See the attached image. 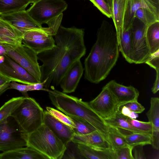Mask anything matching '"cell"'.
I'll return each mask as SVG.
<instances>
[{"label":"cell","mask_w":159,"mask_h":159,"mask_svg":"<svg viewBox=\"0 0 159 159\" xmlns=\"http://www.w3.org/2000/svg\"><path fill=\"white\" fill-rule=\"evenodd\" d=\"M84 30L73 26L66 28L60 25L53 36L55 45L52 49L37 55L40 66L41 82L47 79L44 88L48 89L51 84L58 86L72 65L80 60L86 53L84 42Z\"/></svg>","instance_id":"1"},{"label":"cell","mask_w":159,"mask_h":159,"mask_svg":"<svg viewBox=\"0 0 159 159\" xmlns=\"http://www.w3.org/2000/svg\"><path fill=\"white\" fill-rule=\"evenodd\" d=\"M119 52L115 30L104 20L98 30L96 42L84 60L85 78L95 84L105 79L116 64Z\"/></svg>","instance_id":"2"},{"label":"cell","mask_w":159,"mask_h":159,"mask_svg":"<svg viewBox=\"0 0 159 159\" xmlns=\"http://www.w3.org/2000/svg\"><path fill=\"white\" fill-rule=\"evenodd\" d=\"M48 92L52 103L58 110L67 116L76 117L85 120L108 140L109 126L92 109L89 102L56 89H48Z\"/></svg>","instance_id":"3"},{"label":"cell","mask_w":159,"mask_h":159,"mask_svg":"<svg viewBox=\"0 0 159 159\" xmlns=\"http://www.w3.org/2000/svg\"><path fill=\"white\" fill-rule=\"evenodd\" d=\"M24 135L27 146L36 150L48 159L62 158L66 146L44 124L33 132Z\"/></svg>","instance_id":"4"},{"label":"cell","mask_w":159,"mask_h":159,"mask_svg":"<svg viewBox=\"0 0 159 159\" xmlns=\"http://www.w3.org/2000/svg\"><path fill=\"white\" fill-rule=\"evenodd\" d=\"M44 111L33 98L24 97L11 116L17 123L22 133L29 134L43 123Z\"/></svg>","instance_id":"5"},{"label":"cell","mask_w":159,"mask_h":159,"mask_svg":"<svg viewBox=\"0 0 159 159\" xmlns=\"http://www.w3.org/2000/svg\"><path fill=\"white\" fill-rule=\"evenodd\" d=\"M7 55L18 63L41 82L40 66L38 62L37 54L32 49L22 44L5 43Z\"/></svg>","instance_id":"6"},{"label":"cell","mask_w":159,"mask_h":159,"mask_svg":"<svg viewBox=\"0 0 159 159\" xmlns=\"http://www.w3.org/2000/svg\"><path fill=\"white\" fill-rule=\"evenodd\" d=\"M33 3L27 11L34 20L41 25L62 13L68 6L64 0H40Z\"/></svg>","instance_id":"7"},{"label":"cell","mask_w":159,"mask_h":159,"mask_svg":"<svg viewBox=\"0 0 159 159\" xmlns=\"http://www.w3.org/2000/svg\"><path fill=\"white\" fill-rule=\"evenodd\" d=\"M56 34L51 26L28 31L22 35V43L37 54L52 48L55 45L53 36Z\"/></svg>","instance_id":"8"},{"label":"cell","mask_w":159,"mask_h":159,"mask_svg":"<svg viewBox=\"0 0 159 159\" xmlns=\"http://www.w3.org/2000/svg\"><path fill=\"white\" fill-rule=\"evenodd\" d=\"M147 27L141 21L134 20L132 24V46L133 63L135 64L145 63L151 54L146 37Z\"/></svg>","instance_id":"9"},{"label":"cell","mask_w":159,"mask_h":159,"mask_svg":"<svg viewBox=\"0 0 159 159\" xmlns=\"http://www.w3.org/2000/svg\"><path fill=\"white\" fill-rule=\"evenodd\" d=\"M0 74L10 80L26 84L39 83L18 63L6 54L0 57Z\"/></svg>","instance_id":"10"},{"label":"cell","mask_w":159,"mask_h":159,"mask_svg":"<svg viewBox=\"0 0 159 159\" xmlns=\"http://www.w3.org/2000/svg\"><path fill=\"white\" fill-rule=\"evenodd\" d=\"M8 118L0 122V151L3 152L27 146L24 134L13 127Z\"/></svg>","instance_id":"11"},{"label":"cell","mask_w":159,"mask_h":159,"mask_svg":"<svg viewBox=\"0 0 159 159\" xmlns=\"http://www.w3.org/2000/svg\"><path fill=\"white\" fill-rule=\"evenodd\" d=\"M89 103L92 109L104 120L112 117L118 106L115 98L105 86L98 96Z\"/></svg>","instance_id":"12"},{"label":"cell","mask_w":159,"mask_h":159,"mask_svg":"<svg viewBox=\"0 0 159 159\" xmlns=\"http://www.w3.org/2000/svg\"><path fill=\"white\" fill-rule=\"evenodd\" d=\"M0 16L20 31L22 34L31 30L40 29L42 25L34 20L27 11H19Z\"/></svg>","instance_id":"13"},{"label":"cell","mask_w":159,"mask_h":159,"mask_svg":"<svg viewBox=\"0 0 159 159\" xmlns=\"http://www.w3.org/2000/svg\"><path fill=\"white\" fill-rule=\"evenodd\" d=\"M140 8L146 9L159 17V5L152 0H128L124 15L123 29L132 26L135 18V12Z\"/></svg>","instance_id":"14"},{"label":"cell","mask_w":159,"mask_h":159,"mask_svg":"<svg viewBox=\"0 0 159 159\" xmlns=\"http://www.w3.org/2000/svg\"><path fill=\"white\" fill-rule=\"evenodd\" d=\"M105 86L115 98L118 106L129 102L138 101L139 92L132 86H125L112 80L107 83Z\"/></svg>","instance_id":"15"},{"label":"cell","mask_w":159,"mask_h":159,"mask_svg":"<svg viewBox=\"0 0 159 159\" xmlns=\"http://www.w3.org/2000/svg\"><path fill=\"white\" fill-rule=\"evenodd\" d=\"M43 124L65 146L72 141L74 135L72 129L57 119L47 111H44Z\"/></svg>","instance_id":"16"},{"label":"cell","mask_w":159,"mask_h":159,"mask_svg":"<svg viewBox=\"0 0 159 159\" xmlns=\"http://www.w3.org/2000/svg\"><path fill=\"white\" fill-rule=\"evenodd\" d=\"M80 60L73 63L62 79L60 85L62 92L66 93L75 91L84 71Z\"/></svg>","instance_id":"17"},{"label":"cell","mask_w":159,"mask_h":159,"mask_svg":"<svg viewBox=\"0 0 159 159\" xmlns=\"http://www.w3.org/2000/svg\"><path fill=\"white\" fill-rule=\"evenodd\" d=\"M78 152L82 158L115 159L114 151L87 144L75 143Z\"/></svg>","instance_id":"18"},{"label":"cell","mask_w":159,"mask_h":159,"mask_svg":"<svg viewBox=\"0 0 159 159\" xmlns=\"http://www.w3.org/2000/svg\"><path fill=\"white\" fill-rule=\"evenodd\" d=\"M72 141L75 143H82L105 149H112L108 140L97 130L85 134H74Z\"/></svg>","instance_id":"19"},{"label":"cell","mask_w":159,"mask_h":159,"mask_svg":"<svg viewBox=\"0 0 159 159\" xmlns=\"http://www.w3.org/2000/svg\"><path fill=\"white\" fill-rule=\"evenodd\" d=\"M128 0H112V16L115 27L118 46L123 28L124 15Z\"/></svg>","instance_id":"20"},{"label":"cell","mask_w":159,"mask_h":159,"mask_svg":"<svg viewBox=\"0 0 159 159\" xmlns=\"http://www.w3.org/2000/svg\"><path fill=\"white\" fill-rule=\"evenodd\" d=\"M22 34L0 16V42L12 44L22 43Z\"/></svg>","instance_id":"21"},{"label":"cell","mask_w":159,"mask_h":159,"mask_svg":"<svg viewBox=\"0 0 159 159\" xmlns=\"http://www.w3.org/2000/svg\"><path fill=\"white\" fill-rule=\"evenodd\" d=\"M0 159H48L43 155L26 146L0 153Z\"/></svg>","instance_id":"22"},{"label":"cell","mask_w":159,"mask_h":159,"mask_svg":"<svg viewBox=\"0 0 159 159\" xmlns=\"http://www.w3.org/2000/svg\"><path fill=\"white\" fill-rule=\"evenodd\" d=\"M127 116L120 113L118 107L116 113L112 117L104 120L108 126L125 130L131 133H143L132 126L127 121Z\"/></svg>","instance_id":"23"},{"label":"cell","mask_w":159,"mask_h":159,"mask_svg":"<svg viewBox=\"0 0 159 159\" xmlns=\"http://www.w3.org/2000/svg\"><path fill=\"white\" fill-rule=\"evenodd\" d=\"M146 37L151 54L159 50V21L147 26Z\"/></svg>","instance_id":"24"},{"label":"cell","mask_w":159,"mask_h":159,"mask_svg":"<svg viewBox=\"0 0 159 159\" xmlns=\"http://www.w3.org/2000/svg\"><path fill=\"white\" fill-rule=\"evenodd\" d=\"M31 3L29 0H0V15L25 10Z\"/></svg>","instance_id":"25"},{"label":"cell","mask_w":159,"mask_h":159,"mask_svg":"<svg viewBox=\"0 0 159 159\" xmlns=\"http://www.w3.org/2000/svg\"><path fill=\"white\" fill-rule=\"evenodd\" d=\"M108 140L113 150L129 146L125 140V135L114 127L109 126Z\"/></svg>","instance_id":"26"},{"label":"cell","mask_w":159,"mask_h":159,"mask_svg":"<svg viewBox=\"0 0 159 159\" xmlns=\"http://www.w3.org/2000/svg\"><path fill=\"white\" fill-rule=\"evenodd\" d=\"M128 144L134 148L137 146H143L151 143V134L146 133H131L125 135Z\"/></svg>","instance_id":"27"},{"label":"cell","mask_w":159,"mask_h":159,"mask_svg":"<svg viewBox=\"0 0 159 159\" xmlns=\"http://www.w3.org/2000/svg\"><path fill=\"white\" fill-rule=\"evenodd\" d=\"M24 97L13 98L0 108V122L11 116L22 102Z\"/></svg>","instance_id":"28"},{"label":"cell","mask_w":159,"mask_h":159,"mask_svg":"<svg viewBox=\"0 0 159 159\" xmlns=\"http://www.w3.org/2000/svg\"><path fill=\"white\" fill-rule=\"evenodd\" d=\"M68 116L70 117L75 125V127L72 129L74 134H85L96 130L89 123L81 118L74 116Z\"/></svg>","instance_id":"29"},{"label":"cell","mask_w":159,"mask_h":159,"mask_svg":"<svg viewBox=\"0 0 159 159\" xmlns=\"http://www.w3.org/2000/svg\"><path fill=\"white\" fill-rule=\"evenodd\" d=\"M148 121L151 122L153 127L159 129V98L152 97L150 100V108L146 113Z\"/></svg>","instance_id":"30"},{"label":"cell","mask_w":159,"mask_h":159,"mask_svg":"<svg viewBox=\"0 0 159 159\" xmlns=\"http://www.w3.org/2000/svg\"><path fill=\"white\" fill-rule=\"evenodd\" d=\"M134 16L147 26L159 21V17L143 8L138 9L135 12Z\"/></svg>","instance_id":"31"},{"label":"cell","mask_w":159,"mask_h":159,"mask_svg":"<svg viewBox=\"0 0 159 159\" xmlns=\"http://www.w3.org/2000/svg\"><path fill=\"white\" fill-rule=\"evenodd\" d=\"M127 120L134 128L143 133L152 134L153 125L150 122H143L127 117Z\"/></svg>","instance_id":"32"},{"label":"cell","mask_w":159,"mask_h":159,"mask_svg":"<svg viewBox=\"0 0 159 159\" xmlns=\"http://www.w3.org/2000/svg\"><path fill=\"white\" fill-rule=\"evenodd\" d=\"M47 111L60 121L71 127L72 129L75 125L70 117L60 111L50 107H46Z\"/></svg>","instance_id":"33"},{"label":"cell","mask_w":159,"mask_h":159,"mask_svg":"<svg viewBox=\"0 0 159 159\" xmlns=\"http://www.w3.org/2000/svg\"><path fill=\"white\" fill-rule=\"evenodd\" d=\"M134 148L129 146L114 150L115 159H134L132 153Z\"/></svg>","instance_id":"34"},{"label":"cell","mask_w":159,"mask_h":159,"mask_svg":"<svg viewBox=\"0 0 159 159\" xmlns=\"http://www.w3.org/2000/svg\"><path fill=\"white\" fill-rule=\"evenodd\" d=\"M103 14L108 18L112 16L111 10L103 0H89Z\"/></svg>","instance_id":"35"},{"label":"cell","mask_w":159,"mask_h":159,"mask_svg":"<svg viewBox=\"0 0 159 159\" xmlns=\"http://www.w3.org/2000/svg\"><path fill=\"white\" fill-rule=\"evenodd\" d=\"M13 89L17 90L21 93L24 97H29L27 92L31 91V84H21L17 83L14 81H11L9 89Z\"/></svg>","instance_id":"36"},{"label":"cell","mask_w":159,"mask_h":159,"mask_svg":"<svg viewBox=\"0 0 159 159\" xmlns=\"http://www.w3.org/2000/svg\"><path fill=\"white\" fill-rule=\"evenodd\" d=\"M145 63L154 69L156 72L159 71V50L151 54Z\"/></svg>","instance_id":"37"},{"label":"cell","mask_w":159,"mask_h":159,"mask_svg":"<svg viewBox=\"0 0 159 159\" xmlns=\"http://www.w3.org/2000/svg\"><path fill=\"white\" fill-rule=\"evenodd\" d=\"M125 106L127 107L131 111L137 113H141L145 109L144 107L139 103L138 101L129 102L118 106Z\"/></svg>","instance_id":"38"},{"label":"cell","mask_w":159,"mask_h":159,"mask_svg":"<svg viewBox=\"0 0 159 159\" xmlns=\"http://www.w3.org/2000/svg\"><path fill=\"white\" fill-rule=\"evenodd\" d=\"M152 148L156 150L159 149V129L153 127L151 134V143Z\"/></svg>","instance_id":"39"},{"label":"cell","mask_w":159,"mask_h":159,"mask_svg":"<svg viewBox=\"0 0 159 159\" xmlns=\"http://www.w3.org/2000/svg\"><path fill=\"white\" fill-rule=\"evenodd\" d=\"M138 148H135L134 150V155L133 156L135 159H145L146 158L143 152L142 146Z\"/></svg>","instance_id":"40"},{"label":"cell","mask_w":159,"mask_h":159,"mask_svg":"<svg viewBox=\"0 0 159 159\" xmlns=\"http://www.w3.org/2000/svg\"><path fill=\"white\" fill-rule=\"evenodd\" d=\"M48 79H46L44 81L39 83H37L31 84V91L34 90H43L48 91V89L44 88V85L47 81Z\"/></svg>","instance_id":"41"},{"label":"cell","mask_w":159,"mask_h":159,"mask_svg":"<svg viewBox=\"0 0 159 159\" xmlns=\"http://www.w3.org/2000/svg\"><path fill=\"white\" fill-rule=\"evenodd\" d=\"M155 81L152 89V91L153 94H155L159 90V71L156 72Z\"/></svg>","instance_id":"42"},{"label":"cell","mask_w":159,"mask_h":159,"mask_svg":"<svg viewBox=\"0 0 159 159\" xmlns=\"http://www.w3.org/2000/svg\"><path fill=\"white\" fill-rule=\"evenodd\" d=\"M118 108L120 113L126 116H128L131 111L127 107L125 106H118Z\"/></svg>","instance_id":"43"},{"label":"cell","mask_w":159,"mask_h":159,"mask_svg":"<svg viewBox=\"0 0 159 159\" xmlns=\"http://www.w3.org/2000/svg\"><path fill=\"white\" fill-rule=\"evenodd\" d=\"M5 43H0V57L7 54V51L5 46Z\"/></svg>","instance_id":"44"},{"label":"cell","mask_w":159,"mask_h":159,"mask_svg":"<svg viewBox=\"0 0 159 159\" xmlns=\"http://www.w3.org/2000/svg\"><path fill=\"white\" fill-rule=\"evenodd\" d=\"M10 82H8L1 86H0V96L9 89Z\"/></svg>","instance_id":"45"},{"label":"cell","mask_w":159,"mask_h":159,"mask_svg":"<svg viewBox=\"0 0 159 159\" xmlns=\"http://www.w3.org/2000/svg\"><path fill=\"white\" fill-rule=\"evenodd\" d=\"M11 82L10 80L0 74V86Z\"/></svg>","instance_id":"46"},{"label":"cell","mask_w":159,"mask_h":159,"mask_svg":"<svg viewBox=\"0 0 159 159\" xmlns=\"http://www.w3.org/2000/svg\"><path fill=\"white\" fill-rule=\"evenodd\" d=\"M127 117L132 119H136L138 117V114L137 113L131 111Z\"/></svg>","instance_id":"47"},{"label":"cell","mask_w":159,"mask_h":159,"mask_svg":"<svg viewBox=\"0 0 159 159\" xmlns=\"http://www.w3.org/2000/svg\"><path fill=\"white\" fill-rule=\"evenodd\" d=\"M106 4L109 7L112 11V0H103Z\"/></svg>","instance_id":"48"},{"label":"cell","mask_w":159,"mask_h":159,"mask_svg":"<svg viewBox=\"0 0 159 159\" xmlns=\"http://www.w3.org/2000/svg\"><path fill=\"white\" fill-rule=\"evenodd\" d=\"M156 3L159 5V0H152Z\"/></svg>","instance_id":"49"},{"label":"cell","mask_w":159,"mask_h":159,"mask_svg":"<svg viewBox=\"0 0 159 159\" xmlns=\"http://www.w3.org/2000/svg\"><path fill=\"white\" fill-rule=\"evenodd\" d=\"M29 0L31 2V3H33L39 1L40 0Z\"/></svg>","instance_id":"50"},{"label":"cell","mask_w":159,"mask_h":159,"mask_svg":"<svg viewBox=\"0 0 159 159\" xmlns=\"http://www.w3.org/2000/svg\"><path fill=\"white\" fill-rule=\"evenodd\" d=\"M0 43H1V42H0Z\"/></svg>","instance_id":"51"},{"label":"cell","mask_w":159,"mask_h":159,"mask_svg":"<svg viewBox=\"0 0 159 159\" xmlns=\"http://www.w3.org/2000/svg\"></svg>","instance_id":"52"}]
</instances>
